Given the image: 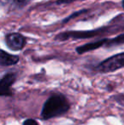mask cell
Listing matches in <instances>:
<instances>
[{"label":"cell","instance_id":"3","mask_svg":"<svg viewBox=\"0 0 124 125\" xmlns=\"http://www.w3.org/2000/svg\"><path fill=\"white\" fill-rule=\"evenodd\" d=\"M16 76L14 73H8L0 79V96L12 95L11 86L15 83Z\"/></svg>","mask_w":124,"mask_h":125},{"label":"cell","instance_id":"2","mask_svg":"<svg viewBox=\"0 0 124 125\" xmlns=\"http://www.w3.org/2000/svg\"><path fill=\"white\" fill-rule=\"evenodd\" d=\"M124 67V53L106 59L97 66V70L101 73H111Z\"/></svg>","mask_w":124,"mask_h":125},{"label":"cell","instance_id":"8","mask_svg":"<svg viewBox=\"0 0 124 125\" xmlns=\"http://www.w3.org/2000/svg\"><path fill=\"white\" fill-rule=\"evenodd\" d=\"M23 125H38V124L34 119H27L23 123Z\"/></svg>","mask_w":124,"mask_h":125},{"label":"cell","instance_id":"5","mask_svg":"<svg viewBox=\"0 0 124 125\" xmlns=\"http://www.w3.org/2000/svg\"><path fill=\"white\" fill-rule=\"evenodd\" d=\"M19 61V57L17 55H13L3 50H0V66H9L16 64Z\"/></svg>","mask_w":124,"mask_h":125},{"label":"cell","instance_id":"9","mask_svg":"<svg viewBox=\"0 0 124 125\" xmlns=\"http://www.w3.org/2000/svg\"><path fill=\"white\" fill-rule=\"evenodd\" d=\"M74 0H58L57 1V3H59V4H62V3H71V2H73Z\"/></svg>","mask_w":124,"mask_h":125},{"label":"cell","instance_id":"4","mask_svg":"<svg viewBox=\"0 0 124 125\" xmlns=\"http://www.w3.org/2000/svg\"><path fill=\"white\" fill-rule=\"evenodd\" d=\"M6 43L12 50H22L26 44V39L20 33H10L6 36Z\"/></svg>","mask_w":124,"mask_h":125},{"label":"cell","instance_id":"6","mask_svg":"<svg viewBox=\"0 0 124 125\" xmlns=\"http://www.w3.org/2000/svg\"><path fill=\"white\" fill-rule=\"evenodd\" d=\"M106 40H102V41H99L96 42V43H88V44H85L83 46L78 47L76 49V51H77L79 54H83L84 52H87V51H90L93 50H96V49L101 47L105 43Z\"/></svg>","mask_w":124,"mask_h":125},{"label":"cell","instance_id":"11","mask_svg":"<svg viewBox=\"0 0 124 125\" xmlns=\"http://www.w3.org/2000/svg\"><path fill=\"white\" fill-rule=\"evenodd\" d=\"M123 8H124V0H123Z\"/></svg>","mask_w":124,"mask_h":125},{"label":"cell","instance_id":"10","mask_svg":"<svg viewBox=\"0 0 124 125\" xmlns=\"http://www.w3.org/2000/svg\"><path fill=\"white\" fill-rule=\"evenodd\" d=\"M17 1H19V2H24L25 0H17Z\"/></svg>","mask_w":124,"mask_h":125},{"label":"cell","instance_id":"7","mask_svg":"<svg viewBox=\"0 0 124 125\" xmlns=\"http://www.w3.org/2000/svg\"><path fill=\"white\" fill-rule=\"evenodd\" d=\"M124 43V34L123 35H120L119 37L116 38L115 39L111 40V43Z\"/></svg>","mask_w":124,"mask_h":125},{"label":"cell","instance_id":"1","mask_svg":"<svg viewBox=\"0 0 124 125\" xmlns=\"http://www.w3.org/2000/svg\"><path fill=\"white\" fill-rule=\"evenodd\" d=\"M69 109L70 104L66 98L61 94H55L46 100L43 105L41 116L43 119H49L63 115L68 112Z\"/></svg>","mask_w":124,"mask_h":125}]
</instances>
